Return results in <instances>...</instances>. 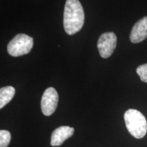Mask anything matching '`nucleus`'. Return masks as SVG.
Here are the masks:
<instances>
[{
	"mask_svg": "<svg viewBox=\"0 0 147 147\" xmlns=\"http://www.w3.org/2000/svg\"><path fill=\"white\" fill-rule=\"evenodd\" d=\"M11 140V134L6 130L0 131V147H8Z\"/></svg>",
	"mask_w": 147,
	"mask_h": 147,
	"instance_id": "obj_9",
	"label": "nucleus"
},
{
	"mask_svg": "<svg viewBox=\"0 0 147 147\" xmlns=\"http://www.w3.org/2000/svg\"><path fill=\"white\" fill-rule=\"evenodd\" d=\"M34 46V39L26 34H19L14 37L8 43L7 51L11 56L20 57L28 54Z\"/></svg>",
	"mask_w": 147,
	"mask_h": 147,
	"instance_id": "obj_3",
	"label": "nucleus"
},
{
	"mask_svg": "<svg viewBox=\"0 0 147 147\" xmlns=\"http://www.w3.org/2000/svg\"><path fill=\"white\" fill-rule=\"evenodd\" d=\"M59 95L55 88L49 87L44 92L41 100V109L45 116H51L55 113L58 105Z\"/></svg>",
	"mask_w": 147,
	"mask_h": 147,
	"instance_id": "obj_5",
	"label": "nucleus"
},
{
	"mask_svg": "<svg viewBox=\"0 0 147 147\" xmlns=\"http://www.w3.org/2000/svg\"><path fill=\"white\" fill-rule=\"evenodd\" d=\"M15 94V89L12 86L0 89V108H3L12 100Z\"/></svg>",
	"mask_w": 147,
	"mask_h": 147,
	"instance_id": "obj_8",
	"label": "nucleus"
},
{
	"mask_svg": "<svg viewBox=\"0 0 147 147\" xmlns=\"http://www.w3.org/2000/svg\"><path fill=\"white\" fill-rule=\"evenodd\" d=\"M147 38V16L140 19L132 27L129 39L132 43L142 42Z\"/></svg>",
	"mask_w": 147,
	"mask_h": 147,
	"instance_id": "obj_6",
	"label": "nucleus"
},
{
	"mask_svg": "<svg viewBox=\"0 0 147 147\" xmlns=\"http://www.w3.org/2000/svg\"><path fill=\"white\" fill-rule=\"evenodd\" d=\"M74 133V129L69 126H61L55 129L51 134V146H61L66 140L72 136Z\"/></svg>",
	"mask_w": 147,
	"mask_h": 147,
	"instance_id": "obj_7",
	"label": "nucleus"
},
{
	"mask_svg": "<svg viewBox=\"0 0 147 147\" xmlns=\"http://www.w3.org/2000/svg\"><path fill=\"white\" fill-rule=\"evenodd\" d=\"M84 12L79 0H66L64 7L63 27L68 35H74L82 29Z\"/></svg>",
	"mask_w": 147,
	"mask_h": 147,
	"instance_id": "obj_1",
	"label": "nucleus"
},
{
	"mask_svg": "<svg viewBox=\"0 0 147 147\" xmlns=\"http://www.w3.org/2000/svg\"><path fill=\"white\" fill-rule=\"evenodd\" d=\"M117 38L115 33L106 32L102 34L97 41V49L102 58L110 57L117 47Z\"/></svg>",
	"mask_w": 147,
	"mask_h": 147,
	"instance_id": "obj_4",
	"label": "nucleus"
},
{
	"mask_svg": "<svg viewBox=\"0 0 147 147\" xmlns=\"http://www.w3.org/2000/svg\"><path fill=\"white\" fill-rule=\"evenodd\" d=\"M126 127L132 136L142 138L147 132V121L140 112L136 109H129L124 114Z\"/></svg>",
	"mask_w": 147,
	"mask_h": 147,
	"instance_id": "obj_2",
	"label": "nucleus"
},
{
	"mask_svg": "<svg viewBox=\"0 0 147 147\" xmlns=\"http://www.w3.org/2000/svg\"><path fill=\"white\" fill-rule=\"evenodd\" d=\"M136 72L142 82H147V63L138 66L136 69Z\"/></svg>",
	"mask_w": 147,
	"mask_h": 147,
	"instance_id": "obj_10",
	"label": "nucleus"
}]
</instances>
